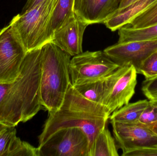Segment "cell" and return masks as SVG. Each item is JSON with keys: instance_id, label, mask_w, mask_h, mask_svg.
Listing matches in <instances>:
<instances>
[{"instance_id": "6da1fadb", "label": "cell", "mask_w": 157, "mask_h": 156, "mask_svg": "<svg viewBox=\"0 0 157 156\" xmlns=\"http://www.w3.org/2000/svg\"><path fill=\"white\" fill-rule=\"evenodd\" d=\"M41 58L42 48L27 52L16 80L0 83V125L15 127L44 110L40 93Z\"/></svg>"}, {"instance_id": "7a4b0ae2", "label": "cell", "mask_w": 157, "mask_h": 156, "mask_svg": "<svg viewBox=\"0 0 157 156\" xmlns=\"http://www.w3.org/2000/svg\"><path fill=\"white\" fill-rule=\"evenodd\" d=\"M109 116L103 105L86 99L71 83L61 106L54 112L48 114L38 137V146L59 130L78 128L88 138L89 156L96 136L107 125Z\"/></svg>"}, {"instance_id": "3957f363", "label": "cell", "mask_w": 157, "mask_h": 156, "mask_svg": "<svg viewBox=\"0 0 157 156\" xmlns=\"http://www.w3.org/2000/svg\"><path fill=\"white\" fill-rule=\"evenodd\" d=\"M71 57L51 42L42 47L40 98L44 110L48 114L60 107L71 84Z\"/></svg>"}, {"instance_id": "277c9868", "label": "cell", "mask_w": 157, "mask_h": 156, "mask_svg": "<svg viewBox=\"0 0 157 156\" xmlns=\"http://www.w3.org/2000/svg\"><path fill=\"white\" fill-rule=\"evenodd\" d=\"M56 2L44 0L30 10L17 15L9 23L27 52L52 42L51 22Z\"/></svg>"}, {"instance_id": "5b68a950", "label": "cell", "mask_w": 157, "mask_h": 156, "mask_svg": "<svg viewBox=\"0 0 157 156\" xmlns=\"http://www.w3.org/2000/svg\"><path fill=\"white\" fill-rule=\"evenodd\" d=\"M119 67L103 51L82 52L70 61L71 83L74 86L104 78Z\"/></svg>"}, {"instance_id": "8992f818", "label": "cell", "mask_w": 157, "mask_h": 156, "mask_svg": "<svg viewBox=\"0 0 157 156\" xmlns=\"http://www.w3.org/2000/svg\"><path fill=\"white\" fill-rule=\"evenodd\" d=\"M27 53L11 25L0 29V83L16 80Z\"/></svg>"}, {"instance_id": "52a82bcc", "label": "cell", "mask_w": 157, "mask_h": 156, "mask_svg": "<svg viewBox=\"0 0 157 156\" xmlns=\"http://www.w3.org/2000/svg\"><path fill=\"white\" fill-rule=\"evenodd\" d=\"M40 156H88L89 142L78 128L62 129L38 147Z\"/></svg>"}, {"instance_id": "ba28073f", "label": "cell", "mask_w": 157, "mask_h": 156, "mask_svg": "<svg viewBox=\"0 0 157 156\" xmlns=\"http://www.w3.org/2000/svg\"><path fill=\"white\" fill-rule=\"evenodd\" d=\"M137 74L133 66L119 67L109 74V89L102 105L110 115L129 103L135 93Z\"/></svg>"}, {"instance_id": "9c48e42d", "label": "cell", "mask_w": 157, "mask_h": 156, "mask_svg": "<svg viewBox=\"0 0 157 156\" xmlns=\"http://www.w3.org/2000/svg\"><path fill=\"white\" fill-rule=\"evenodd\" d=\"M156 51L157 39L117 43L103 50L120 67L133 66L137 74L144 60Z\"/></svg>"}, {"instance_id": "30bf717a", "label": "cell", "mask_w": 157, "mask_h": 156, "mask_svg": "<svg viewBox=\"0 0 157 156\" xmlns=\"http://www.w3.org/2000/svg\"><path fill=\"white\" fill-rule=\"evenodd\" d=\"M110 123L115 142L122 154L139 148L157 147V135L149 126L139 122Z\"/></svg>"}, {"instance_id": "8fae6325", "label": "cell", "mask_w": 157, "mask_h": 156, "mask_svg": "<svg viewBox=\"0 0 157 156\" xmlns=\"http://www.w3.org/2000/svg\"><path fill=\"white\" fill-rule=\"evenodd\" d=\"M89 25L75 15L54 32L52 42L71 56L83 52V35Z\"/></svg>"}, {"instance_id": "7c38bea8", "label": "cell", "mask_w": 157, "mask_h": 156, "mask_svg": "<svg viewBox=\"0 0 157 156\" xmlns=\"http://www.w3.org/2000/svg\"><path fill=\"white\" fill-rule=\"evenodd\" d=\"M121 0H74L75 14L88 25L103 22L119 8Z\"/></svg>"}, {"instance_id": "4fadbf2b", "label": "cell", "mask_w": 157, "mask_h": 156, "mask_svg": "<svg viewBox=\"0 0 157 156\" xmlns=\"http://www.w3.org/2000/svg\"><path fill=\"white\" fill-rule=\"evenodd\" d=\"M15 127L0 125V156H40L38 147L21 140Z\"/></svg>"}, {"instance_id": "5bb4252c", "label": "cell", "mask_w": 157, "mask_h": 156, "mask_svg": "<svg viewBox=\"0 0 157 156\" xmlns=\"http://www.w3.org/2000/svg\"><path fill=\"white\" fill-rule=\"evenodd\" d=\"M157 0H140L124 8L118 9L103 24L112 31H115L128 24Z\"/></svg>"}, {"instance_id": "9a60e30c", "label": "cell", "mask_w": 157, "mask_h": 156, "mask_svg": "<svg viewBox=\"0 0 157 156\" xmlns=\"http://www.w3.org/2000/svg\"><path fill=\"white\" fill-rule=\"evenodd\" d=\"M148 103L149 101L146 100L128 103L112 113L109 120L110 122L123 123L138 122L141 114Z\"/></svg>"}, {"instance_id": "2e32d148", "label": "cell", "mask_w": 157, "mask_h": 156, "mask_svg": "<svg viewBox=\"0 0 157 156\" xmlns=\"http://www.w3.org/2000/svg\"><path fill=\"white\" fill-rule=\"evenodd\" d=\"M108 76L99 79L73 86L86 99L102 105L108 92Z\"/></svg>"}, {"instance_id": "e0dca14e", "label": "cell", "mask_w": 157, "mask_h": 156, "mask_svg": "<svg viewBox=\"0 0 157 156\" xmlns=\"http://www.w3.org/2000/svg\"><path fill=\"white\" fill-rule=\"evenodd\" d=\"M118 147L107 125L96 136L89 156H119Z\"/></svg>"}, {"instance_id": "ac0fdd59", "label": "cell", "mask_w": 157, "mask_h": 156, "mask_svg": "<svg viewBox=\"0 0 157 156\" xmlns=\"http://www.w3.org/2000/svg\"><path fill=\"white\" fill-rule=\"evenodd\" d=\"M118 43L157 39V24L139 28L124 26L118 29Z\"/></svg>"}, {"instance_id": "d6986e66", "label": "cell", "mask_w": 157, "mask_h": 156, "mask_svg": "<svg viewBox=\"0 0 157 156\" xmlns=\"http://www.w3.org/2000/svg\"><path fill=\"white\" fill-rule=\"evenodd\" d=\"M74 0H57L51 22L52 35L74 16Z\"/></svg>"}, {"instance_id": "ffe728a7", "label": "cell", "mask_w": 157, "mask_h": 156, "mask_svg": "<svg viewBox=\"0 0 157 156\" xmlns=\"http://www.w3.org/2000/svg\"><path fill=\"white\" fill-rule=\"evenodd\" d=\"M156 24H157V2L125 26L133 28H139Z\"/></svg>"}, {"instance_id": "44dd1931", "label": "cell", "mask_w": 157, "mask_h": 156, "mask_svg": "<svg viewBox=\"0 0 157 156\" xmlns=\"http://www.w3.org/2000/svg\"><path fill=\"white\" fill-rule=\"evenodd\" d=\"M140 74L144 75L145 79L157 77V51L150 55L143 62L140 68Z\"/></svg>"}, {"instance_id": "7402d4cb", "label": "cell", "mask_w": 157, "mask_h": 156, "mask_svg": "<svg viewBox=\"0 0 157 156\" xmlns=\"http://www.w3.org/2000/svg\"><path fill=\"white\" fill-rule=\"evenodd\" d=\"M157 122V105L149 100V103L142 113L138 122L150 127Z\"/></svg>"}, {"instance_id": "603a6c76", "label": "cell", "mask_w": 157, "mask_h": 156, "mask_svg": "<svg viewBox=\"0 0 157 156\" xmlns=\"http://www.w3.org/2000/svg\"><path fill=\"white\" fill-rule=\"evenodd\" d=\"M142 90L149 100H157V77L145 80L142 84Z\"/></svg>"}, {"instance_id": "cb8c5ba5", "label": "cell", "mask_w": 157, "mask_h": 156, "mask_svg": "<svg viewBox=\"0 0 157 156\" xmlns=\"http://www.w3.org/2000/svg\"><path fill=\"white\" fill-rule=\"evenodd\" d=\"M122 156H157V147L139 148L122 154Z\"/></svg>"}, {"instance_id": "d4e9b609", "label": "cell", "mask_w": 157, "mask_h": 156, "mask_svg": "<svg viewBox=\"0 0 157 156\" xmlns=\"http://www.w3.org/2000/svg\"><path fill=\"white\" fill-rule=\"evenodd\" d=\"M44 0H28L22 9L21 13H25L26 11L34 8L36 5L42 2Z\"/></svg>"}, {"instance_id": "484cf974", "label": "cell", "mask_w": 157, "mask_h": 156, "mask_svg": "<svg viewBox=\"0 0 157 156\" xmlns=\"http://www.w3.org/2000/svg\"><path fill=\"white\" fill-rule=\"evenodd\" d=\"M139 1H140V0H121V3H120V6L118 9L124 8V7Z\"/></svg>"}, {"instance_id": "4316f807", "label": "cell", "mask_w": 157, "mask_h": 156, "mask_svg": "<svg viewBox=\"0 0 157 156\" xmlns=\"http://www.w3.org/2000/svg\"><path fill=\"white\" fill-rule=\"evenodd\" d=\"M150 128L152 129V131L157 135V122L154 124L153 125L150 126Z\"/></svg>"}, {"instance_id": "83f0119b", "label": "cell", "mask_w": 157, "mask_h": 156, "mask_svg": "<svg viewBox=\"0 0 157 156\" xmlns=\"http://www.w3.org/2000/svg\"><path fill=\"white\" fill-rule=\"evenodd\" d=\"M149 101H150L152 103H153V104H155V105H157V100H151Z\"/></svg>"}]
</instances>
